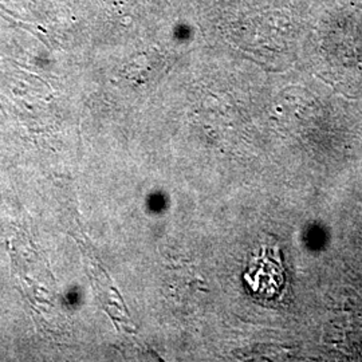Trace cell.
I'll list each match as a JSON object with an SVG mask.
<instances>
[{
	"label": "cell",
	"instance_id": "obj_1",
	"mask_svg": "<svg viewBox=\"0 0 362 362\" xmlns=\"http://www.w3.org/2000/svg\"><path fill=\"white\" fill-rule=\"evenodd\" d=\"M27 0H0V8L3 10V13H7L11 18L16 19L18 22L23 23L22 16L19 15V11H16L19 7L22 8L26 4ZM27 7V6H25ZM30 8V7H27Z\"/></svg>",
	"mask_w": 362,
	"mask_h": 362
}]
</instances>
